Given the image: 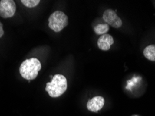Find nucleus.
I'll return each mask as SVG.
<instances>
[{"instance_id":"f257e3e1","label":"nucleus","mask_w":155,"mask_h":116,"mask_svg":"<svg viewBox=\"0 0 155 116\" xmlns=\"http://www.w3.org/2000/svg\"><path fill=\"white\" fill-rule=\"evenodd\" d=\"M67 89V78L62 74H55L52 78L51 82H48L45 87V91L50 97H58L65 92Z\"/></svg>"},{"instance_id":"f03ea898","label":"nucleus","mask_w":155,"mask_h":116,"mask_svg":"<svg viewBox=\"0 0 155 116\" xmlns=\"http://www.w3.org/2000/svg\"><path fill=\"white\" fill-rule=\"evenodd\" d=\"M41 69V64L38 59L31 58L26 59L20 67V73L22 77L30 81L36 78L38 72Z\"/></svg>"},{"instance_id":"7ed1b4c3","label":"nucleus","mask_w":155,"mask_h":116,"mask_svg":"<svg viewBox=\"0 0 155 116\" xmlns=\"http://www.w3.org/2000/svg\"><path fill=\"white\" fill-rule=\"evenodd\" d=\"M67 15L60 11H54L48 18V27L54 32H60L68 25Z\"/></svg>"},{"instance_id":"20e7f679","label":"nucleus","mask_w":155,"mask_h":116,"mask_svg":"<svg viewBox=\"0 0 155 116\" xmlns=\"http://www.w3.org/2000/svg\"><path fill=\"white\" fill-rule=\"evenodd\" d=\"M16 11V5L13 0L0 1V16L3 18L12 17Z\"/></svg>"},{"instance_id":"39448f33","label":"nucleus","mask_w":155,"mask_h":116,"mask_svg":"<svg viewBox=\"0 0 155 116\" xmlns=\"http://www.w3.org/2000/svg\"><path fill=\"white\" fill-rule=\"evenodd\" d=\"M103 19L106 24L110 25L115 29L120 28L122 25V20L117 15V13L111 9H108L105 11L103 15Z\"/></svg>"},{"instance_id":"423d86ee","label":"nucleus","mask_w":155,"mask_h":116,"mask_svg":"<svg viewBox=\"0 0 155 116\" xmlns=\"http://www.w3.org/2000/svg\"><path fill=\"white\" fill-rule=\"evenodd\" d=\"M105 99L101 96H96L89 100L87 104V108L91 112L97 113L104 107Z\"/></svg>"},{"instance_id":"0eeeda50","label":"nucleus","mask_w":155,"mask_h":116,"mask_svg":"<svg viewBox=\"0 0 155 116\" xmlns=\"http://www.w3.org/2000/svg\"><path fill=\"white\" fill-rule=\"evenodd\" d=\"M114 43L113 36L110 34H104L99 37L97 41L98 47L103 51H108L110 49L111 45Z\"/></svg>"},{"instance_id":"6e6552de","label":"nucleus","mask_w":155,"mask_h":116,"mask_svg":"<svg viewBox=\"0 0 155 116\" xmlns=\"http://www.w3.org/2000/svg\"><path fill=\"white\" fill-rule=\"evenodd\" d=\"M143 55L148 60L155 61V45H151L145 47L143 51Z\"/></svg>"},{"instance_id":"1a4fd4ad","label":"nucleus","mask_w":155,"mask_h":116,"mask_svg":"<svg viewBox=\"0 0 155 116\" xmlns=\"http://www.w3.org/2000/svg\"><path fill=\"white\" fill-rule=\"evenodd\" d=\"M109 30V25L107 24H97L94 28V31L96 34L97 35H104L106 34Z\"/></svg>"},{"instance_id":"9d476101","label":"nucleus","mask_w":155,"mask_h":116,"mask_svg":"<svg viewBox=\"0 0 155 116\" xmlns=\"http://www.w3.org/2000/svg\"><path fill=\"white\" fill-rule=\"evenodd\" d=\"M22 4L28 8H34L38 5L40 3L39 0H22Z\"/></svg>"},{"instance_id":"9b49d317","label":"nucleus","mask_w":155,"mask_h":116,"mask_svg":"<svg viewBox=\"0 0 155 116\" xmlns=\"http://www.w3.org/2000/svg\"><path fill=\"white\" fill-rule=\"evenodd\" d=\"M4 29H3V24L1 22H0V38L2 37V36L4 35Z\"/></svg>"}]
</instances>
